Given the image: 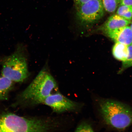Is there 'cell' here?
Instances as JSON below:
<instances>
[{"instance_id":"6da1fadb","label":"cell","mask_w":132,"mask_h":132,"mask_svg":"<svg viewBox=\"0 0 132 132\" xmlns=\"http://www.w3.org/2000/svg\"><path fill=\"white\" fill-rule=\"evenodd\" d=\"M58 88L55 79L48 69L45 67L38 74L19 98L21 103L35 105L42 104L43 101Z\"/></svg>"},{"instance_id":"7a4b0ae2","label":"cell","mask_w":132,"mask_h":132,"mask_svg":"<svg viewBox=\"0 0 132 132\" xmlns=\"http://www.w3.org/2000/svg\"><path fill=\"white\" fill-rule=\"evenodd\" d=\"M53 126L50 118H25L10 113L0 114V132H47Z\"/></svg>"},{"instance_id":"3957f363","label":"cell","mask_w":132,"mask_h":132,"mask_svg":"<svg viewBox=\"0 0 132 132\" xmlns=\"http://www.w3.org/2000/svg\"><path fill=\"white\" fill-rule=\"evenodd\" d=\"M100 110L107 125L119 131H123L132 124V109L116 101L103 100L99 102Z\"/></svg>"},{"instance_id":"277c9868","label":"cell","mask_w":132,"mask_h":132,"mask_svg":"<svg viewBox=\"0 0 132 132\" xmlns=\"http://www.w3.org/2000/svg\"><path fill=\"white\" fill-rule=\"evenodd\" d=\"M2 76L14 82H22L29 76L25 47L19 44L15 52L1 61Z\"/></svg>"},{"instance_id":"5b68a950","label":"cell","mask_w":132,"mask_h":132,"mask_svg":"<svg viewBox=\"0 0 132 132\" xmlns=\"http://www.w3.org/2000/svg\"><path fill=\"white\" fill-rule=\"evenodd\" d=\"M76 9V20L79 27L84 30L88 29L104 15L102 0H90Z\"/></svg>"},{"instance_id":"8992f818","label":"cell","mask_w":132,"mask_h":132,"mask_svg":"<svg viewBox=\"0 0 132 132\" xmlns=\"http://www.w3.org/2000/svg\"><path fill=\"white\" fill-rule=\"evenodd\" d=\"M42 104L50 107L53 112L58 113L78 111L82 106L81 104L70 100L59 92L52 94Z\"/></svg>"},{"instance_id":"52a82bcc","label":"cell","mask_w":132,"mask_h":132,"mask_svg":"<svg viewBox=\"0 0 132 132\" xmlns=\"http://www.w3.org/2000/svg\"><path fill=\"white\" fill-rule=\"evenodd\" d=\"M105 34L116 42L128 46L132 45V30L130 26H125Z\"/></svg>"},{"instance_id":"ba28073f","label":"cell","mask_w":132,"mask_h":132,"mask_svg":"<svg viewBox=\"0 0 132 132\" xmlns=\"http://www.w3.org/2000/svg\"><path fill=\"white\" fill-rule=\"evenodd\" d=\"M131 22L130 21L117 14L110 16L101 30L105 34L110 31L128 26Z\"/></svg>"},{"instance_id":"9c48e42d","label":"cell","mask_w":132,"mask_h":132,"mask_svg":"<svg viewBox=\"0 0 132 132\" xmlns=\"http://www.w3.org/2000/svg\"><path fill=\"white\" fill-rule=\"evenodd\" d=\"M14 82L3 76L0 77V101L7 100Z\"/></svg>"},{"instance_id":"30bf717a","label":"cell","mask_w":132,"mask_h":132,"mask_svg":"<svg viewBox=\"0 0 132 132\" xmlns=\"http://www.w3.org/2000/svg\"><path fill=\"white\" fill-rule=\"evenodd\" d=\"M113 56L118 60L124 62L129 54L128 46L118 42H116L113 51Z\"/></svg>"},{"instance_id":"8fae6325","label":"cell","mask_w":132,"mask_h":132,"mask_svg":"<svg viewBox=\"0 0 132 132\" xmlns=\"http://www.w3.org/2000/svg\"><path fill=\"white\" fill-rule=\"evenodd\" d=\"M117 14L128 20L132 19V6L120 5L117 10Z\"/></svg>"},{"instance_id":"7c38bea8","label":"cell","mask_w":132,"mask_h":132,"mask_svg":"<svg viewBox=\"0 0 132 132\" xmlns=\"http://www.w3.org/2000/svg\"><path fill=\"white\" fill-rule=\"evenodd\" d=\"M102 2L104 9L110 13L115 12L119 4L118 0H102Z\"/></svg>"},{"instance_id":"4fadbf2b","label":"cell","mask_w":132,"mask_h":132,"mask_svg":"<svg viewBox=\"0 0 132 132\" xmlns=\"http://www.w3.org/2000/svg\"><path fill=\"white\" fill-rule=\"evenodd\" d=\"M129 54L126 60L122 62V66L119 73H121L125 70L132 66V45L128 46Z\"/></svg>"},{"instance_id":"5bb4252c","label":"cell","mask_w":132,"mask_h":132,"mask_svg":"<svg viewBox=\"0 0 132 132\" xmlns=\"http://www.w3.org/2000/svg\"><path fill=\"white\" fill-rule=\"evenodd\" d=\"M76 132H93L94 129L90 124L86 122H82L76 128Z\"/></svg>"},{"instance_id":"9a60e30c","label":"cell","mask_w":132,"mask_h":132,"mask_svg":"<svg viewBox=\"0 0 132 132\" xmlns=\"http://www.w3.org/2000/svg\"><path fill=\"white\" fill-rule=\"evenodd\" d=\"M90 0H73L74 4H75L76 7H78L84 3L87 2Z\"/></svg>"},{"instance_id":"2e32d148","label":"cell","mask_w":132,"mask_h":132,"mask_svg":"<svg viewBox=\"0 0 132 132\" xmlns=\"http://www.w3.org/2000/svg\"><path fill=\"white\" fill-rule=\"evenodd\" d=\"M120 5L132 6V0H121Z\"/></svg>"},{"instance_id":"e0dca14e","label":"cell","mask_w":132,"mask_h":132,"mask_svg":"<svg viewBox=\"0 0 132 132\" xmlns=\"http://www.w3.org/2000/svg\"><path fill=\"white\" fill-rule=\"evenodd\" d=\"M118 1L119 4V3L120 2V1H121V0H118Z\"/></svg>"},{"instance_id":"ac0fdd59","label":"cell","mask_w":132,"mask_h":132,"mask_svg":"<svg viewBox=\"0 0 132 132\" xmlns=\"http://www.w3.org/2000/svg\"><path fill=\"white\" fill-rule=\"evenodd\" d=\"M130 27H131V29L132 30V22L131 23V26H130Z\"/></svg>"}]
</instances>
